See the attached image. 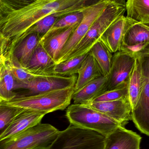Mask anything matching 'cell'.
<instances>
[{
  "label": "cell",
  "mask_w": 149,
  "mask_h": 149,
  "mask_svg": "<svg viewBox=\"0 0 149 149\" xmlns=\"http://www.w3.org/2000/svg\"><path fill=\"white\" fill-rule=\"evenodd\" d=\"M103 0H37L22 9L0 15V39L8 52L34 24L45 17L59 18L82 11Z\"/></svg>",
  "instance_id": "1"
},
{
  "label": "cell",
  "mask_w": 149,
  "mask_h": 149,
  "mask_svg": "<svg viewBox=\"0 0 149 149\" xmlns=\"http://www.w3.org/2000/svg\"><path fill=\"white\" fill-rule=\"evenodd\" d=\"M74 87L33 95L17 94L13 99L8 101L0 102V103L48 114L64 110L70 106L74 93Z\"/></svg>",
  "instance_id": "2"
},
{
  "label": "cell",
  "mask_w": 149,
  "mask_h": 149,
  "mask_svg": "<svg viewBox=\"0 0 149 149\" xmlns=\"http://www.w3.org/2000/svg\"><path fill=\"white\" fill-rule=\"evenodd\" d=\"M126 11L125 0H111L66 60L88 53L108 27Z\"/></svg>",
  "instance_id": "3"
},
{
  "label": "cell",
  "mask_w": 149,
  "mask_h": 149,
  "mask_svg": "<svg viewBox=\"0 0 149 149\" xmlns=\"http://www.w3.org/2000/svg\"><path fill=\"white\" fill-rule=\"evenodd\" d=\"M66 116L71 125L95 131L106 136L122 126L87 104L70 105L66 109Z\"/></svg>",
  "instance_id": "4"
},
{
  "label": "cell",
  "mask_w": 149,
  "mask_h": 149,
  "mask_svg": "<svg viewBox=\"0 0 149 149\" xmlns=\"http://www.w3.org/2000/svg\"><path fill=\"white\" fill-rule=\"evenodd\" d=\"M48 123H38L19 134L0 141V149H49L60 133Z\"/></svg>",
  "instance_id": "5"
},
{
  "label": "cell",
  "mask_w": 149,
  "mask_h": 149,
  "mask_svg": "<svg viewBox=\"0 0 149 149\" xmlns=\"http://www.w3.org/2000/svg\"><path fill=\"white\" fill-rule=\"evenodd\" d=\"M105 140L98 132L71 124L60 131L49 149H104Z\"/></svg>",
  "instance_id": "6"
},
{
  "label": "cell",
  "mask_w": 149,
  "mask_h": 149,
  "mask_svg": "<svg viewBox=\"0 0 149 149\" xmlns=\"http://www.w3.org/2000/svg\"><path fill=\"white\" fill-rule=\"evenodd\" d=\"M111 0H103L83 10V17L73 31L59 56L56 64L66 60L87 33L97 17L108 5Z\"/></svg>",
  "instance_id": "7"
},
{
  "label": "cell",
  "mask_w": 149,
  "mask_h": 149,
  "mask_svg": "<svg viewBox=\"0 0 149 149\" xmlns=\"http://www.w3.org/2000/svg\"><path fill=\"white\" fill-rule=\"evenodd\" d=\"M76 75L62 76L56 74L37 76L25 82H19L17 89H24L27 93L22 95H30L75 86Z\"/></svg>",
  "instance_id": "8"
},
{
  "label": "cell",
  "mask_w": 149,
  "mask_h": 149,
  "mask_svg": "<svg viewBox=\"0 0 149 149\" xmlns=\"http://www.w3.org/2000/svg\"><path fill=\"white\" fill-rule=\"evenodd\" d=\"M136 58L123 52L114 53L108 82V90L127 86L135 64Z\"/></svg>",
  "instance_id": "9"
},
{
  "label": "cell",
  "mask_w": 149,
  "mask_h": 149,
  "mask_svg": "<svg viewBox=\"0 0 149 149\" xmlns=\"http://www.w3.org/2000/svg\"><path fill=\"white\" fill-rule=\"evenodd\" d=\"M143 83L139 102L132 112V120L137 129L149 136V56L143 61Z\"/></svg>",
  "instance_id": "10"
},
{
  "label": "cell",
  "mask_w": 149,
  "mask_h": 149,
  "mask_svg": "<svg viewBox=\"0 0 149 149\" xmlns=\"http://www.w3.org/2000/svg\"><path fill=\"white\" fill-rule=\"evenodd\" d=\"M92 108L106 115L122 127L132 120V109L129 97L113 101L87 104Z\"/></svg>",
  "instance_id": "11"
},
{
  "label": "cell",
  "mask_w": 149,
  "mask_h": 149,
  "mask_svg": "<svg viewBox=\"0 0 149 149\" xmlns=\"http://www.w3.org/2000/svg\"><path fill=\"white\" fill-rule=\"evenodd\" d=\"M41 39V37L37 33H29L18 41L7 54L0 57L4 58L15 65L24 67Z\"/></svg>",
  "instance_id": "12"
},
{
  "label": "cell",
  "mask_w": 149,
  "mask_h": 149,
  "mask_svg": "<svg viewBox=\"0 0 149 149\" xmlns=\"http://www.w3.org/2000/svg\"><path fill=\"white\" fill-rule=\"evenodd\" d=\"M136 23L127 17L122 16L108 27L100 39L111 52L115 53L120 51L128 31Z\"/></svg>",
  "instance_id": "13"
},
{
  "label": "cell",
  "mask_w": 149,
  "mask_h": 149,
  "mask_svg": "<svg viewBox=\"0 0 149 149\" xmlns=\"http://www.w3.org/2000/svg\"><path fill=\"white\" fill-rule=\"evenodd\" d=\"M46 114L43 112L24 109L0 134V141L10 139L40 123Z\"/></svg>",
  "instance_id": "14"
},
{
  "label": "cell",
  "mask_w": 149,
  "mask_h": 149,
  "mask_svg": "<svg viewBox=\"0 0 149 149\" xmlns=\"http://www.w3.org/2000/svg\"><path fill=\"white\" fill-rule=\"evenodd\" d=\"M141 139L135 132L120 126L106 136L104 149H140Z\"/></svg>",
  "instance_id": "15"
},
{
  "label": "cell",
  "mask_w": 149,
  "mask_h": 149,
  "mask_svg": "<svg viewBox=\"0 0 149 149\" xmlns=\"http://www.w3.org/2000/svg\"><path fill=\"white\" fill-rule=\"evenodd\" d=\"M56 62L39 43L24 68L39 76L53 74Z\"/></svg>",
  "instance_id": "16"
},
{
  "label": "cell",
  "mask_w": 149,
  "mask_h": 149,
  "mask_svg": "<svg viewBox=\"0 0 149 149\" xmlns=\"http://www.w3.org/2000/svg\"><path fill=\"white\" fill-rule=\"evenodd\" d=\"M109 75L101 76L89 82L73 95V104H87L108 90Z\"/></svg>",
  "instance_id": "17"
},
{
  "label": "cell",
  "mask_w": 149,
  "mask_h": 149,
  "mask_svg": "<svg viewBox=\"0 0 149 149\" xmlns=\"http://www.w3.org/2000/svg\"><path fill=\"white\" fill-rule=\"evenodd\" d=\"M78 24L58 31L40 40L39 43L56 62L70 36Z\"/></svg>",
  "instance_id": "18"
},
{
  "label": "cell",
  "mask_w": 149,
  "mask_h": 149,
  "mask_svg": "<svg viewBox=\"0 0 149 149\" xmlns=\"http://www.w3.org/2000/svg\"><path fill=\"white\" fill-rule=\"evenodd\" d=\"M18 81L10 71L6 60L0 59V102L8 101L16 97Z\"/></svg>",
  "instance_id": "19"
},
{
  "label": "cell",
  "mask_w": 149,
  "mask_h": 149,
  "mask_svg": "<svg viewBox=\"0 0 149 149\" xmlns=\"http://www.w3.org/2000/svg\"><path fill=\"white\" fill-rule=\"evenodd\" d=\"M78 76L74 87V93L78 92L96 78L103 76L97 62L89 52L79 71Z\"/></svg>",
  "instance_id": "20"
},
{
  "label": "cell",
  "mask_w": 149,
  "mask_h": 149,
  "mask_svg": "<svg viewBox=\"0 0 149 149\" xmlns=\"http://www.w3.org/2000/svg\"><path fill=\"white\" fill-rule=\"evenodd\" d=\"M144 59V58H139L136 59L134 68L128 84L129 98L132 111L136 107L142 91L143 83V63Z\"/></svg>",
  "instance_id": "21"
},
{
  "label": "cell",
  "mask_w": 149,
  "mask_h": 149,
  "mask_svg": "<svg viewBox=\"0 0 149 149\" xmlns=\"http://www.w3.org/2000/svg\"><path fill=\"white\" fill-rule=\"evenodd\" d=\"M126 11L128 18L149 25V0H127Z\"/></svg>",
  "instance_id": "22"
},
{
  "label": "cell",
  "mask_w": 149,
  "mask_h": 149,
  "mask_svg": "<svg viewBox=\"0 0 149 149\" xmlns=\"http://www.w3.org/2000/svg\"><path fill=\"white\" fill-rule=\"evenodd\" d=\"M90 52L99 66L103 76L109 75L112 67L113 53L100 39L93 45Z\"/></svg>",
  "instance_id": "23"
},
{
  "label": "cell",
  "mask_w": 149,
  "mask_h": 149,
  "mask_svg": "<svg viewBox=\"0 0 149 149\" xmlns=\"http://www.w3.org/2000/svg\"><path fill=\"white\" fill-rule=\"evenodd\" d=\"M149 43V25L136 23L129 29L122 44L128 46Z\"/></svg>",
  "instance_id": "24"
},
{
  "label": "cell",
  "mask_w": 149,
  "mask_h": 149,
  "mask_svg": "<svg viewBox=\"0 0 149 149\" xmlns=\"http://www.w3.org/2000/svg\"><path fill=\"white\" fill-rule=\"evenodd\" d=\"M87 53L77 57L70 58L56 64L53 74L62 76H71L78 73Z\"/></svg>",
  "instance_id": "25"
},
{
  "label": "cell",
  "mask_w": 149,
  "mask_h": 149,
  "mask_svg": "<svg viewBox=\"0 0 149 149\" xmlns=\"http://www.w3.org/2000/svg\"><path fill=\"white\" fill-rule=\"evenodd\" d=\"M83 17V11L74 12L63 17L55 23L48 32L42 37L41 40L58 31L68 29L76 24H79Z\"/></svg>",
  "instance_id": "26"
},
{
  "label": "cell",
  "mask_w": 149,
  "mask_h": 149,
  "mask_svg": "<svg viewBox=\"0 0 149 149\" xmlns=\"http://www.w3.org/2000/svg\"><path fill=\"white\" fill-rule=\"evenodd\" d=\"M24 109L21 108L0 103V134Z\"/></svg>",
  "instance_id": "27"
},
{
  "label": "cell",
  "mask_w": 149,
  "mask_h": 149,
  "mask_svg": "<svg viewBox=\"0 0 149 149\" xmlns=\"http://www.w3.org/2000/svg\"><path fill=\"white\" fill-rule=\"evenodd\" d=\"M59 19L60 18L59 17L52 15L43 17L31 26L18 41L27 34L31 33H37L42 38Z\"/></svg>",
  "instance_id": "28"
},
{
  "label": "cell",
  "mask_w": 149,
  "mask_h": 149,
  "mask_svg": "<svg viewBox=\"0 0 149 149\" xmlns=\"http://www.w3.org/2000/svg\"><path fill=\"white\" fill-rule=\"evenodd\" d=\"M37 0H0V15L24 8Z\"/></svg>",
  "instance_id": "29"
},
{
  "label": "cell",
  "mask_w": 149,
  "mask_h": 149,
  "mask_svg": "<svg viewBox=\"0 0 149 149\" xmlns=\"http://www.w3.org/2000/svg\"><path fill=\"white\" fill-rule=\"evenodd\" d=\"M129 97V89L128 85L109 90L102 94L94 99L92 102H102L113 101Z\"/></svg>",
  "instance_id": "30"
},
{
  "label": "cell",
  "mask_w": 149,
  "mask_h": 149,
  "mask_svg": "<svg viewBox=\"0 0 149 149\" xmlns=\"http://www.w3.org/2000/svg\"><path fill=\"white\" fill-rule=\"evenodd\" d=\"M3 58L6 60L10 71L19 82H25L35 77L39 76V75L30 73L22 67L15 65L11 62L6 60L4 58Z\"/></svg>",
  "instance_id": "31"
}]
</instances>
